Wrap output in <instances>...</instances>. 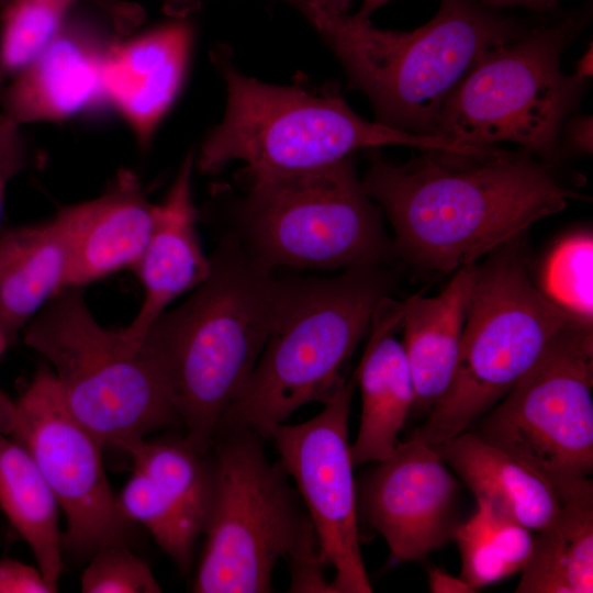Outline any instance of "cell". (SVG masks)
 I'll return each instance as SVG.
<instances>
[{
	"label": "cell",
	"instance_id": "3957f363",
	"mask_svg": "<svg viewBox=\"0 0 593 593\" xmlns=\"http://www.w3.org/2000/svg\"><path fill=\"white\" fill-rule=\"evenodd\" d=\"M300 7L377 122L418 135L436 136L445 103L488 51L528 30L482 0H440L435 16L413 31L381 30L310 0Z\"/></svg>",
	"mask_w": 593,
	"mask_h": 593
},
{
	"label": "cell",
	"instance_id": "f546056e",
	"mask_svg": "<svg viewBox=\"0 0 593 593\" xmlns=\"http://www.w3.org/2000/svg\"><path fill=\"white\" fill-rule=\"evenodd\" d=\"M85 593H157L161 589L148 563L127 545L102 547L89 559L80 579Z\"/></svg>",
	"mask_w": 593,
	"mask_h": 593
},
{
	"label": "cell",
	"instance_id": "ffe728a7",
	"mask_svg": "<svg viewBox=\"0 0 593 593\" xmlns=\"http://www.w3.org/2000/svg\"><path fill=\"white\" fill-rule=\"evenodd\" d=\"M474 266L456 270L437 295L414 294L404 300L402 345L414 385L413 407L417 411L430 412L452 380Z\"/></svg>",
	"mask_w": 593,
	"mask_h": 593
},
{
	"label": "cell",
	"instance_id": "5bb4252c",
	"mask_svg": "<svg viewBox=\"0 0 593 593\" xmlns=\"http://www.w3.org/2000/svg\"><path fill=\"white\" fill-rule=\"evenodd\" d=\"M458 493L436 448L411 436L368 475L361 505L396 562L424 561L454 539Z\"/></svg>",
	"mask_w": 593,
	"mask_h": 593
},
{
	"label": "cell",
	"instance_id": "2e32d148",
	"mask_svg": "<svg viewBox=\"0 0 593 593\" xmlns=\"http://www.w3.org/2000/svg\"><path fill=\"white\" fill-rule=\"evenodd\" d=\"M156 211L128 170L120 171L99 197L59 209L54 216L69 248L66 288L132 270L147 245Z\"/></svg>",
	"mask_w": 593,
	"mask_h": 593
},
{
	"label": "cell",
	"instance_id": "7a4b0ae2",
	"mask_svg": "<svg viewBox=\"0 0 593 593\" xmlns=\"http://www.w3.org/2000/svg\"><path fill=\"white\" fill-rule=\"evenodd\" d=\"M210 260L206 279L182 304L165 311L139 345L180 419L183 438L203 455L251 377L287 287L233 235L220 242Z\"/></svg>",
	"mask_w": 593,
	"mask_h": 593
},
{
	"label": "cell",
	"instance_id": "f1b7e54d",
	"mask_svg": "<svg viewBox=\"0 0 593 593\" xmlns=\"http://www.w3.org/2000/svg\"><path fill=\"white\" fill-rule=\"evenodd\" d=\"M592 234L569 235L555 246L545 262L541 291L563 310L592 322Z\"/></svg>",
	"mask_w": 593,
	"mask_h": 593
},
{
	"label": "cell",
	"instance_id": "83f0119b",
	"mask_svg": "<svg viewBox=\"0 0 593 593\" xmlns=\"http://www.w3.org/2000/svg\"><path fill=\"white\" fill-rule=\"evenodd\" d=\"M124 514L144 525L158 546L183 572L192 560L194 542L201 533L180 513L156 483L135 469L119 494Z\"/></svg>",
	"mask_w": 593,
	"mask_h": 593
},
{
	"label": "cell",
	"instance_id": "d590c367",
	"mask_svg": "<svg viewBox=\"0 0 593 593\" xmlns=\"http://www.w3.org/2000/svg\"><path fill=\"white\" fill-rule=\"evenodd\" d=\"M593 49L590 46L585 53L578 59L574 68V75L580 79L588 81L593 72Z\"/></svg>",
	"mask_w": 593,
	"mask_h": 593
},
{
	"label": "cell",
	"instance_id": "836d02e7",
	"mask_svg": "<svg viewBox=\"0 0 593 593\" xmlns=\"http://www.w3.org/2000/svg\"><path fill=\"white\" fill-rule=\"evenodd\" d=\"M428 586L433 593H474L473 590L460 577H454L440 568L428 569Z\"/></svg>",
	"mask_w": 593,
	"mask_h": 593
},
{
	"label": "cell",
	"instance_id": "7402d4cb",
	"mask_svg": "<svg viewBox=\"0 0 593 593\" xmlns=\"http://www.w3.org/2000/svg\"><path fill=\"white\" fill-rule=\"evenodd\" d=\"M446 465L483 501L529 530L544 527L560 507L551 485L536 471L467 429L434 446Z\"/></svg>",
	"mask_w": 593,
	"mask_h": 593
},
{
	"label": "cell",
	"instance_id": "d6986e66",
	"mask_svg": "<svg viewBox=\"0 0 593 593\" xmlns=\"http://www.w3.org/2000/svg\"><path fill=\"white\" fill-rule=\"evenodd\" d=\"M404 301L384 296L376 306L370 336L355 372L360 387V425L350 456L354 467L382 461L395 449L415 392L402 342Z\"/></svg>",
	"mask_w": 593,
	"mask_h": 593
},
{
	"label": "cell",
	"instance_id": "1f68e13d",
	"mask_svg": "<svg viewBox=\"0 0 593 593\" xmlns=\"http://www.w3.org/2000/svg\"><path fill=\"white\" fill-rule=\"evenodd\" d=\"M40 569L14 559H0V593H55Z\"/></svg>",
	"mask_w": 593,
	"mask_h": 593
},
{
	"label": "cell",
	"instance_id": "e0dca14e",
	"mask_svg": "<svg viewBox=\"0 0 593 593\" xmlns=\"http://www.w3.org/2000/svg\"><path fill=\"white\" fill-rule=\"evenodd\" d=\"M193 29L179 16L125 41H115L102 68L104 101L124 116L146 146L178 96Z\"/></svg>",
	"mask_w": 593,
	"mask_h": 593
},
{
	"label": "cell",
	"instance_id": "ab89813d",
	"mask_svg": "<svg viewBox=\"0 0 593 593\" xmlns=\"http://www.w3.org/2000/svg\"><path fill=\"white\" fill-rule=\"evenodd\" d=\"M10 345H12V344H11L9 337L7 336L4 329L0 325V358L2 357V355L4 354V351L7 350V348Z\"/></svg>",
	"mask_w": 593,
	"mask_h": 593
},
{
	"label": "cell",
	"instance_id": "d4e9b609",
	"mask_svg": "<svg viewBox=\"0 0 593 593\" xmlns=\"http://www.w3.org/2000/svg\"><path fill=\"white\" fill-rule=\"evenodd\" d=\"M180 513L203 534L210 512L214 469L210 451L194 450L182 437H147L126 451Z\"/></svg>",
	"mask_w": 593,
	"mask_h": 593
},
{
	"label": "cell",
	"instance_id": "484cf974",
	"mask_svg": "<svg viewBox=\"0 0 593 593\" xmlns=\"http://www.w3.org/2000/svg\"><path fill=\"white\" fill-rule=\"evenodd\" d=\"M530 532L477 501V511L459 523L454 535L461 557L460 578L478 591L519 572L530 551Z\"/></svg>",
	"mask_w": 593,
	"mask_h": 593
},
{
	"label": "cell",
	"instance_id": "8992f818",
	"mask_svg": "<svg viewBox=\"0 0 593 593\" xmlns=\"http://www.w3.org/2000/svg\"><path fill=\"white\" fill-rule=\"evenodd\" d=\"M215 58L226 82V110L202 143L197 163L202 172H215L239 159L250 178H262L317 169L359 149L385 145L470 148L367 121L338 94L317 96L296 86L260 82L238 72L225 56Z\"/></svg>",
	"mask_w": 593,
	"mask_h": 593
},
{
	"label": "cell",
	"instance_id": "4fadbf2b",
	"mask_svg": "<svg viewBox=\"0 0 593 593\" xmlns=\"http://www.w3.org/2000/svg\"><path fill=\"white\" fill-rule=\"evenodd\" d=\"M357 378L340 385L311 419L282 423L271 433L281 465L296 483L314 527L322 563L335 570L331 591L370 593L357 524L348 418Z\"/></svg>",
	"mask_w": 593,
	"mask_h": 593
},
{
	"label": "cell",
	"instance_id": "5b68a950",
	"mask_svg": "<svg viewBox=\"0 0 593 593\" xmlns=\"http://www.w3.org/2000/svg\"><path fill=\"white\" fill-rule=\"evenodd\" d=\"M392 291L393 277L381 265L347 268L329 279L287 280L266 346L216 432L248 428L270 438L302 405L326 404L346 381L343 369L376 306Z\"/></svg>",
	"mask_w": 593,
	"mask_h": 593
},
{
	"label": "cell",
	"instance_id": "f35d334b",
	"mask_svg": "<svg viewBox=\"0 0 593 593\" xmlns=\"http://www.w3.org/2000/svg\"><path fill=\"white\" fill-rule=\"evenodd\" d=\"M172 10L182 12L189 10L198 0H164Z\"/></svg>",
	"mask_w": 593,
	"mask_h": 593
},
{
	"label": "cell",
	"instance_id": "4316f807",
	"mask_svg": "<svg viewBox=\"0 0 593 593\" xmlns=\"http://www.w3.org/2000/svg\"><path fill=\"white\" fill-rule=\"evenodd\" d=\"M79 0H4L0 12V89L33 60Z\"/></svg>",
	"mask_w": 593,
	"mask_h": 593
},
{
	"label": "cell",
	"instance_id": "e575fe53",
	"mask_svg": "<svg viewBox=\"0 0 593 593\" xmlns=\"http://www.w3.org/2000/svg\"><path fill=\"white\" fill-rule=\"evenodd\" d=\"M559 0H482L491 9L501 11L505 9L522 8L535 12H545L556 7Z\"/></svg>",
	"mask_w": 593,
	"mask_h": 593
},
{
	"label": "cell",
	"instance_id": "cb8c5ba5",
	"mask_svg": "<svg viewBox=\"0 0 593 593\" xmlns=\"http://www.w3.org/2000/svg\"><path fill=\"white\" fill-rule=\"evenodd\" d=\"M533 538L516 593L593 592V483L564 497Z\"/></svg>",
	"mask_w": 593,
	"mask_h": 593
},
{
	"label": "cell",
	"instance_id": "ac0fdd59",
	"mask_svg": "<svg viewBox=\"0 0 593 593\" xmlns=\"http://www.w3.org/2000/svg\"><path fill=\"white\" fill-rule=\"evenodd\" d=\"M193 155L189 154L165 200L157 204L147 245L133 267L144 291L143 302L131 323L120 328L123 337L139 346L150 325L167 306L206 279L211 260L201 248L191 192Z\"/></svg>",
	"mask_w": 593,
	"mask_h": 593
},
{
	"label": "cell",
	"instance_id": "9a60e30c",
	"mask_svg": "<svg viewBox=\"0 0 593 593\" xmlns=\"http://www.w3.org/2000/svg\"><path fill=\"white\" fill-rule=\"evenodd\" d=\"M115 41L98 18L70 12L40 54L0 89L1 112L23 125L64 120L104 101L102 68Z\"/></svg>",
	"mask_w": 593,
	"mask_h": 593
},
{
	"label": "cell",
	"instance_id": "8fae6325",
	"mask_svg": "<svg viewBox=\"0 0 593 593\" xmlns=\"http://www.w3.org/2000/svg\"><path fill=\"white\" fill-rule=\"evenodd\" d=\"M593 329L575 318L469 429L545 479L560 502L593 472Z\"/></svg>",
	"mask_w": 593,
	"mask_h": 593
},
{
	"label": "cell",
	"instance_id": "d6a6232c",
	"mask_svg": "<svg viewBox=\"0 0 593 593\" xmlns=\"http://www.w3.org/2000/svg\"><path fill=\"white\" fill-rule=\"evenodd\" d=\"M592 116L581 115L568 122L563 138L571 149L584 154L592 153Z\"/></svg>",
	"mask_w": 593,
	"mask_h": 593
},
{
	"label": "cell",
	"instance_id": "277c9868",
	"mask_svg": "<svg viewBox=\"0 0 593 593\" xmlns=\"http://www.w3.org/2000/svg\"><path fill=\"white\" fill-rule=\"evenodd\" d=\"M261 439L248 428L219 429L212 439L214 489L193 592H270L280 559L290 563L291 591L315 592L326 582L312 522Z\"/></svg>",
	"mask_w": 593,
	"mask_h": 593
},
{
	"label": "cell",
	"instance_id": "30bf717a",
	"mask_svg": "<svg viewBox=\"0 0 593 593\" xmlns=\"http://www.w3.org/2000/svg\"><path fill=\"white\" fill-rule=\"evenodd\" d=\"M237 216L244 247L271 270L347 269L394 256L351 156L309 171L250 178Z\"/></svg>",
	"mask_w": 593,
	"mask_h": 593
},
{
	"label": "cell",
	"instance_id": "52a82bcc",
	"mask_svg": "<svg viewBox=\"0 0 593 593\" xmlns=\"http://www.w3.org/2000/svg\"><path fill=\"white\" fill-rule=\"evenodd\" d=\"M523 236L474 266L452 380L413 437L430 446L469 429L532 368L550 340L579 318L530 280Z\"/></svg>",
	"mask_w": 593,
	"mask_h": 593
},
{
	"label": "cell",
	"instance_id": "8d00e7d4",
	"mask_svg": "<svg viewBox=\"0 0 593 593\" xmlns=\"http://www.w3.org/2000/svg\"><path fill=\"white\" fill-rule=\"evenodd\" d=\"M323 8L326 11L333 13H347L351 0H310Z\"/></svg>",
	"mask_w": 593,
	"mask_h": 593
},
{
	"label": "cell",
	"instance_id": "6da1fadb",
	"mask_svg": "<svg viewBox=\"0 0 593 593\" xmlns=\"http://www.w3.org/2000/svg\"><path fill=\"white\" fill-rule=\"evenodd\" d=\"M404 165L372 155L362 188L385 211L394 256L447 273L477 264L581 195L526 149H418Z\"/></svg>",
	"mask_w": 593,
	"mask_h": 593
},
{
	"label": "cell",
	"instance_id": "4dcf8cb0",
	"mask_svg": "<svg viewBox=\"0 0 593 593\" xmlns=\"http://www.w3.org/2000/svg\"><path fill=\"white\" fill-rule=\"evenodd\" d=\"M21 126L0 112V233L7 187L15 176L31 166L30 149Z\"/></svg>",
	"mask_w": 593,
	"mask_h": 593
},
{
	"label": "cell",
	"instance_id": "603a6c76",
	"mask_svg": "<svg viewBox=\"0 0 593 593\" xmlns=\"http://www.w3.org/2000/svg\"><path fill=\"white\" fill-rule=\"evenodd\" d=\"M14 402L0 390V507L58 591L63 570L58 505L29 450L13 434Z\"/></svg>",
	"mask_w": 593,
	"mask_h": 593
},
{
	"label": "cell",
	"instance_id": "74e56055",
	"mask_svg": "<svg viewBox=\"0 0 593 593\" xmlns=\"http://www.w3.org/2000/svg\"><path fill=\"white\" fill-rule=\"evenodd\" d=\"M390 1L391 0H363L361 8L356 15L361 19H368L376 10Z\"/></svg>",
	"mask_w": 593,
	"mask_h": 593
},
{
	"label": "cell",
	"instance_id": "7c38bea8",
	"mask_svg": "<svg viewBox=\"0 0 593 593\" xmlns=\"http://www.w3.org/2000/svg\"><path fill=\"white\" fill-rule=\"evenodd\" d=\"M12 434L65 514L63 553L86 560L102 547L128 546L134 523L107 478L103 446L70 413L51 367L41 366L14 402Z\"/></svg>",
	"mask_w": 593,
	"mask_h": 593
},
{
	"label": "cell",
	"instance_id": "ba28073f",
	"mask_svg": "<svg viewBox=\"0 0 593 593\" xmlns=\"http://www.w3.org/2000/svg\"><path fill=\"white\" fill-rule=\"evenodd\" d=\"M85 287H67L23 329V342L51 366L70 413L102 444L123 451L156 430L181 426L139 346L104 328Z\"/></svg>",
	"mask_w": 593,
	"mask_h": 593
},
{
	"label": "cell",
	"instance_id": "9c48e42d",
	"mask_svg": "<svg viewBox=\"0 0 593 593\" xmlns=\"http://www.w3.org/2000/svg\"><path fill=\"white\" fill-rule=\"evenodd\" d=\"M584 23L569 15L488 51L445 103L435 135L460 145L515 143L555 159L588 82L563 74L560 56Z\"/></svg>",
	"mask_w": 593,
	"mask_h": 593
},
{
	"label": "cell",
	"instance_id": "44dd1931",
	"mask_svg": "<svg viewBox=\"0 0 593 593\" xmlns=\"http://www.w3.org/2000/svg\"><path fill=\"white\" fill-rule=\"evenodd\" d=\"M69 248L55 216L0 233V325L11 344L67 286Z\"/></svg>",
	"mask_w": 593,
	"mask_h": 593
}]
</instances>
